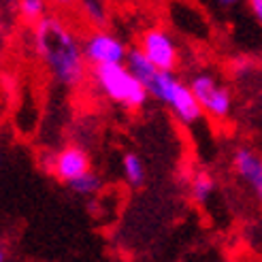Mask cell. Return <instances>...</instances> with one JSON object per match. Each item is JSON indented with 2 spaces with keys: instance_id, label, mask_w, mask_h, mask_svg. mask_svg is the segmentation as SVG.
Masks as SVG:
<instances>
[{
  "instance_id": "cell-1",
  "label": "cell",
  "mask_w": 262,
  "mask_h": 262,
  "mask_svg": "<svg viewBox=\"0 0 262 262\" xmlns=\"http://www.w3.org/2000/svg\"><path fill=\"white\" fill-rule=\"evenodd\" d=\"M32 49L58 85L81 88L88 79V60L81 38L60 15H47L32 28Z\"/></svg>"
},
{
  "instance_id": "cell-2",
  "label": "cell",
  "mask_w": 262,
  "mask_h": 262,
  "mask_svg": "<svg viewBox=\"0 0 262 262\" xmlns=\"http://www.w3.org/2000/svg\"><path fill=\"white\" fill-rule=\"evenodd\" d=\"M92 79L100 94L128 111H139L147 104L149 92L145 90L137 75L124 64H104L92 69Z\"/></svg>"
},
{
  "instance_id": "cell-3",
  "label": "cell",
  "mask_w": 262,
  "mask_h": 262,
  "mask_svg": "<svg viewBox=\"0 0 262 262\" xmlns=\"http://www.w3.org/2000/svg\"><path fill=\"white\" fill-rule=\"evenodd\" d=\"M147 92L149 98L160 100L164 107H168V111L175 115V120L183 126L201 122V117L205 115L194 92L190 90V83L181 81L175 73L158 71L154 75V79L147 83Z\"/></svg>"
},
{
  "instance_id": "cell-4",
  "label": "cell",
  "mask_w": 262,
  "mask_h": 262,
  "mask_svg": "<svg viewBox=\"0 0 262 262\" xmlns=\"http://www.w3.org/2000/svg\"><path fill=\"white\" fill-rule=\"evenodd\" d=\"M190 90L194 92L196 100H199L201 109L205 115H209L211 120H228L232 113V94L230 90L222 83L213 73L201 71L192 75L190 79Z\"/></svg>"
},
{
  "instance_id": "cell-5",
  "label": "cell",
  "mask_w": 262,
  "mask_h": 262,
  "mask_svg": "<svg viewBox=\"0 0 262 262\" xmlns=\"http://www.w3.org/2000/svg\"><path fill=\"white\" fill-rule=\"evenodd\" d=\"M83 56L92 69L104 64H124L128 58V45L115 32L107 28H92L83 38Z\"/></svg>"
},
{
  "instance_id": "cell-6",
  "label": "cell",
  "mask_w": 262,
  "mask_h": 262,
  "mask_svg": "<svg viewBox=\"0 0 262 262\" xmlns=\"http://www.w3.org/2000/svg\"><path fill=\"white\" fill-rule=\"evenodd\" d=\"M139 47L145 54L154 67H158L160 71L175 73L179 69L181 62V51L175 41V36L168 32L162 26H151L141 32Z\"/></svg>"
},
{
  "instance_id": "cell-7",
  "label": "cell",
  "mask_w": 262,
  "mask_h": 262,
  "mask_svg": "<svg viewBox=\"0 0 262 262\" xmlns=\"http://www.w3.org/2000/svg\"><path fill=\"white\" fill-rule=\"evenodd\" d=\"M43 166L51 175H56L60 181L71 183L73 179L92 171V160H90V154L83 147L67 145V147L58 149L56 154L47 156V158L43 160Z\"/></svg>"
},
{
  "instance_id": "cell-8",
  "label": "cell",
  "mask_w": 262,
  "mask_h": 262,
  "mask_svg": "<svg viewBox=\"0 0 262 262\" xmlns=\"http://www.w3.org/2000/svg\"><path fill=\"white\" fill-rule=\"evenodd\" d=\"M232 164L237 175L254 190V194L262 201V158L252 147H237L232 154Z\"/></svg>"
},
{
  "instance_id": "cell-9",
  "label": "cell",
  "mask_w": 262,
  "mask_h": 262,
  "mask_svg": "<svg viewBox=\"0 0 262 262\" xmlns=\"http://www.w3.org/2000/svg\"><path fill=\"white\" fill-rule=\"evenodd\" d=\"M15 11L24 24L34 28L38 21L49 15V3L47 0H15Z\"/></svg>"
},
{
  "instance_id": "cell-10",
  "label": "cell",
  "mask_w": 262,
  "mask_h": 262,
  "mask_svg": "<svg viewBox=\"0 0 262 262\" xmlns=\"http://www.w3.org/2000/svg\"><path fill=\"white\" fill-rule=\"evenodd\" d=\"M122 171H124L126 181L133 188L143 186V181H145V164H143L139 154H135V151L124 154V158H122Z\"/></svg>"
},
{
  "instance_id": "cell-11",
  "label": "cell",
  "mask_w": 262,
  "mask_h": 262,
  "mask_svg": "<svg viewBox=\"0 0 262 262\" xmlns=\"http://www.w3.org/2000/svg\"><path fill=\"white\" fill-rule=\"evenodd\" d=\"M79 9L83 17L94 26V28H104L109 19V9L104 0H79Z\"/></svg>"
},
{
  "instance_id": "cell-12",
  "label": "cell",
  "mask_w": 262,
  "mask_h": 262,
  "mask_svg": "<svg viewBox=\"0 0 262 262\" xmlns=\"http://www.w3.org/2000/svg\"><path fill=\"white\" fill-rule=\"evenodd\" d=\"M215 190V179L207 171H196L190 179V194L196 203H205Z\"/></svg>"
},
{
  "instance_id": "cell-13",
  "label": "cell",
  "mask_w": 262,
  "mask_h": 262,
  "mask_svg": "<svg viewBox=\"0 0 262 262\" xmlns=\"http://www.w3.org/2000/svg\"><path fill=\"white\" fill-rule=\"evenodd\" d=\"M69 188H71L75 194H79V196H92V194H96V192L102 188V179L98 177V173L88 171L85 175L73 179V181L69 183Z\"/></svg>"
},
{
  "instance_id": "cell-14",
  "label": "cell",
  "mask_w": 262,
  "mask_h": 262,
  "mask_svg": "<svg viewBox=\"0 0 262 262\" xmlns=\"http://www.w3.org/2000/svg\"><path fill=\"white\" fill-rule=\"evenodd\" d=\"M47 3L58 11H73L75 7H79V0H47Z\"/></svg>"
},
{
  "instance_id": "cell-15",
  "label": "cell",
  "mask_w": 262,
  "mask_h": 262,
  "mask_svg": "<svg viewBox=\"0 0 262 262\" xmlns=\"http://www.w3.org/2000/svg\"><path fill=\"white\" fill-rule=\"evenodd\" d=\"M250 69H252V62H250V60H245V58H239L237 62L232 64V71H234V75H239V77H241V75H245V73L250 71Z\"/></svg>"
},
{
  "instance_id": "cell-16",
  "label": "cell",
  "mask_w": 262,
  "mask_h": 262,
  "mask_svg": "<svg viewBox=\"0 0 262 262\" xmlns=\"http://www.w3.org/2000/svg\"><path fill=\"white\" fill-rule=\"evenodd\" d=\"M247 5H250L252 13L256 15V19L262 24V0H247Z\"/></svg>"
},
{
  "instance_id": "cell-17",
  "label": "cell",
  "mask_w": 262,
  "mask_h": 262,
  "mask_svg": "<svg viewBox=\"0 0 262 262\" xmlns=\"http://www.w3.org/2000/svg\"><path fill=\"white\" fill-rule=\"evenodd\" d=\"M213 3L220 7V9H234L241 5V0H213Z\"/></svg>"
},
{
  "instance_id": "cell-18",
  "label": "cell",
  "mask_w": 262,
  "mask_h": 262,
  "mask_svg": "<svg viewBox=\"0 0 262 262\" xmlns=\"http://www.w3.org/2000/svg\"><path fill=\"white\" fill-rule=\"evenodd\" d=\"M0 262H5V250H3V245H0Z\"/></svg>"
},
{
  "instance_id": "cell-19",
  "label": "cell",
  "mask_w": 262,
  "mask_h": 262,
  "mask_svg": "<svg viewBox=\"0 0 262 262\" xmlns=\"http://www.w3.org/2000/svg\"><path fill=\"white\" fill-rule=\"evenodd\" d=\"M0 171H3V154H0Z\"/></svg>"
}]
</instances>
